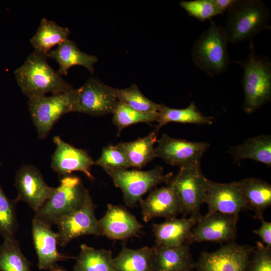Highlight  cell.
Wrapping results in <instances>:
<instances>
[{"instance_id":"8","label":"cell","mask_w":271,"mask_h":271,"mask_svg":"<svg viewBox=\"0 0 271 271\" xmlns=\"http://www.w3.org/2000/svg\"><path fill=\"white\" fill-rule=\"evenodd\" d=\"M208 179L202 173L200 164L179 168L170 183L181 202L184 217L190 215L197 221L201 217V206L204 203Z\"/></svg>"},{"instance_id":"15","label":"cell","mask_w":271,"mask_h":271,"mask_svg":"<svg viewBox=\"0 0 271 271\" xmlns=\"http://www.w3.org/2000/svg\"><path fill=\"white\" fill-rule=\"evenodd\" d=\"M204 203L208 206L209 212L239 216L240 212L249 209L236 181L224 183L209 180Z\"/></svg>"},{"instance_id":"39","label":"cell","mask_w":271,"mask_h":271,"mask_svg":"<svg viewBox=\"0 0 271 271\" xmlns=\"http://www.w3.org/2000/svg\"><path fill=\"white\" fill-rule=\"evenodd\" d=\"M50 271H66L65 269L59 267L57 265L54 268L51 269Z\"/></svg>"},{"instance_id":"3","label":"cell","mask_w":271,"mask_h":271,"mask_svg":"<svg viewBox=\"0 0 271 271\" xmlns=\"http://www.w3.org/2000/svg\"><path fill=\"white\" fill-rule=\"evenodd\" d=\"M227 11L224 29L229 43L251 40L262 31L271 29L270 13L261 0H234Z\"/></svg>"},{"instance_id":"16","label":"cell","mask_w":271,"mask_h":271,"mask_svg":"<svg viewBox=\"0 0 271 271\" xmlns=\"http://www.w3.org/2000/svg\"><path fill=\"white\" fill-rule=\"evenodd\" d=\"M53 142L56 148L52 156L51 168L55 172L65 176L73 172L80 171L91 181L94 180L91 167L94 162L86 151L74 147L59 136L54 137Z\"/></svg>"},{"instance_id":"41","label":"cell","mask_w":271,"mask_h":271,"mask_svg":"<svg viewBox=\"0 0 271 271\" xmlns=\"http://www.w3.org/2000/svg\"><path fill=\"white\" fill-rule=\"evenodd\" d=\"M0 165H1V164H0Z\"/></svg>"},{"instance_id":"18","label":"cell","mask_w":271,"mask_h":271,"mask_svg":"<svg viewBox=\"0 0 271 271\" xmlns=\"http://www.w3.org/2000/svg\"><path fill=\"white\" fill-rule=\"evenodd\" d=\"M102 236L112 240H124L137 235L143 225L125 207L108 204L98 220Z\"/></svg>"},{"instance_id":"1","label":"cell","mask_w":271,"mask_h":271,"mask_svg":"<svg viewBox=\"0 0 271 271\" xmlns=\"http://www.w3.org/2000/svg\"><path fill=\"white\" fill-rule=\"evenodd\" d=\"M242 68L241 80L244 92L242 108L247 114L257 111L271 99V61L255 51L253 39L243 60H231Z\"/></svg>"},{"instance_id":"35","label":"cell","mask_w":271,"mask_h":271,"mask_svg":"<svg viewBox=\"0 0 271 271\" xmlns=\"http://www.w3.org/2000/svg\"><path fill=\"white\" fill-rule=\"evenodd\" d=\"M179 5L189 15L202 22L211 20L212 17L221 15L214 0L182 1Z\"/></svg>"},{"instance_id":"26","label":"cell","mask_w":271,"mask_h":271,"mask_svg":"<svg viewBox=\"0 0 271 271\" xmlns=\"http://www.w3.org/2000/svg\"><path fill=\"white\" fill-rule=\"evenodd\" d=\"M70 30L52 21L42 19L36 34L30 40L34 50L47 56L51 49L68 39Z\"/></svg>"},{"instance_id":"13","label":"cell","mask_w":271,"mask_h":271,"mask_svg":"<svg viewBox=\"0 0 271 271\" xmlns=\"http://www.w3.org/2000/svg\"><path fill=\"white\" fill-rule=\"evenodd\" d=\"M239 216L217 212L202 215L192 230L193 241L224 243L233 241L237 237Z\"/></svg>"},{"instance_id":"23","label":"cell","mask_w":271,"mask_h":271,"mask_svg":"<svg viewBox=\"0 0 271 271\" xmlns=\"http://www.w3.org/2000/svg\"><path fill=\"white\" fill-rule=\"evenodd\" d=\"M236 182L249 209L254 212L253 218L259 219L263 217V213L271 205V185L263 180L254 177Z\"/></svg>"},{"instance_id":"22","label":"cell","mask_w":271,"mask_h":271,"mask_svg":"<svg viewBox=\"0 0 271 271\" xmlns=\"http://www.w3.org/2000/svg\"><path fill=\"white\" fill-rule=\"evenodd\" d=\"M47 57L54 59L59 65L57 71L60 75H66L68 69L74 65H81L87 68L91 73L94 71L93 65L98 58L82 52L76 43L69 39L47 54Z\"/></svg>"},{"instance_id":"32","label":"cell","mask_w":271,"mask_h":271,"mask_svg":"<svg viewBox=\"0 0 271 271\" xmlns=\"http://www.w3.org/2000/svg\"><path fill=\"white\" fill-rule=\"evenodd\" d=\"M118 101L140 112H159L161 104L146 97L136 84L123 89H115Z\"/></svg>"},{"instance_id":"21","label":"cell","mask_w":271,"mask_h":271,"mask_svg":"<svg viewBox=\"0 0 271 271\" xmlns=\"http://www.w3.org/2000/svg\"><path fill=\"white\" fill-rule=\"evenodd\" d=\"M190 244L173 247H151L153 271H186L194 268Z\"/></svg>"},{"instance_id":"28","label":"cell","mask_w":271,"mask_h":271,"mask_svg":"<svg viewBox=\"0 0 271 271\" xmlns=\"http://www.w3.org/2000/svg\"><path fill=\"white\" fill-rule=\"evenodd\" d=\"M114 271H153L152 248L122 247L113 260Z\"/></svg>"},{"instance_id":"11","label":"cell","mask_w":271,"mask_h":271,"mask_svg":"<svg viewBox=\"0 0 271 271\" xmlns=\"http://www.w3.org/2000/svg\"><path fill=\"white\" fill-rule=\"evenodd\" d=\"M115 89L94 77L78 88L74 112L93 116L112 113L117 102Z\"/></svg>"},{"instance_id":"30","label":"cell","mask_w":271,"mask_h":271,"mask_svg":"<svg viewBox=\"0 0 271 271\" xmlns=\"http://www.w3.org/2000/svg\"><path fill=\"white\" fill-rule=\"evenodd\" d=\"M30 266L15 237L5 238L0 246V270L32 271Z\"/></svg>"},{"instance_id":"2","label":"cell","mask_w":271,"mask_h":271,"mask_svg":"<svg viewBox=\"0 0 271 271\" xmlns=\"http://www.w3.org/2000/svg\"><path fill=\"white\" fill-rule=\"evenodd\" d=\"M47 58L46 55L34 50L14 72L18 84L28 98L73 89L49 65Z\"/></svg>"},{"instance_id":"36","label":"cell","mask_w":271,"mask_h":271,"mask_svg":"<svg viewBox=\"0 0 271 271\" xmlns=\"http://www.w3.org/2000/svg\"><path fill=\"white\" fill-rule=\"evenodd\" d=\"M245 271H271V247L257 241Z\"/></svg>"},{"instance_id":"17","label":"cell","mask_w":271,"mask_h":271,"mask_svg":"<svg viewBox=\"0 0 271 271\" xmlns=\"http://www.w3.org/2000/svg\"><path fill=\"white\" fill-rule=\"evenodd\" d=\"M139 202L142 217L146 222L155 217H177L183 212L181 202L170 182L165 186L153 189Z\"/></svg>"},{"instance_id":"19","label":"cell","mask_w":271,"mask_h":271,"mask_svg":"<svg viewBox=\"0 0 271 271\" xmlns=\"http://www.w3.org/2000/svg\"><path fill=\"white\" fill-rule=\"evenodd\" d=\"M32 233L39 269H52L57 266V262L74 258L58 251V235L53 231L51 226L34 218Z\"/></svg>"},{"instance_id":"40","label":"cell","mask_w":271,"mask_h":271,"mask_svg":"<svg viewBox=\"0 0 271 271\" xmlns=\"http://www.w3.org/2000/svg\"><path fill=\"white\" fill-rule=\"evenodd\" d=\"M186 271H191V270H186Z\"/></svg>"},{"instance_id":"20","label":"cell","mask_w":271,"mask_h":271,"mask_svg":"<svg viewBox=\"0 0 271 271\" xmlns=\"http://www.w3.org/2000/svg\"><path fill=\"white\" fill-rule=\"evenodd\" d=\"M197 221L190 217L166 219L160 223H155L152 231L156 245L173 247L192 244V230Z\"/></svg>"},{"instance_id":"4","label":"cell","mask_w":271,"mask_h":271,"mask_svg":"<svg viewBox=\"0 0 271 271\" xmlns=\"http://www.w3.org/2000/svg\"><path fill=\"white\" fill-rule=\"evenodd\" d=\"M229 39L224 28L210 20L209 28L193 43L192 60L210 77L226 72L231 61L228 51Z\"/></svg>"},{"instance_id":"38","label":"cell","mask_w":271,"mask_h":271,"mask_svg":"<svg viewBox=\"0 0 271 271\" xmlns=\"http://www.w3.org/2000/svg\"><path fill=\"white\" fill-rule=\"evenodd\" d=\"M234 1V0H214L221 14H223L229 9Z\"/></svg>"},{"instance_id":"34","label":"cell","mask_w":271,"mask_h":271,"mask_svg":"<svg viewBox=\"0 0 271 271\" xmlns=\"http://www.w3.org/2000/svg\"><path fill=\"white\" fill-rule=\"evenodd\" d=\"M94 165L101 167L106 173L130 168L125 155L117 145L104 147Z\"/></svg>"},{"instance_id":"5","label":"cell","mask_w":271,"mask_h":271,"mask_svg":"<svg viewBox=\"0 0 271 271\" xmlns=\"http://www.w3.org/2000/svg\"><path fill=\"white\" fill-rule=\"evenodd\" d=\"M89 191L75 176H63L51 196L35 212L34 218L51 226L63 216L80 207Z\"/></svg>"},{"instance_id":"25","label":"cell","mask_w":271,"mask_h":271,"mask_svg":"<svg viewBox=\"0 0 271 271\" xmlns=\"http://www.w3.org/2000/svg\"><path fill=\"white\" fill-rule=\"evenodd\" d=\"M157 133L155 130L144 138L117 145L125 155L130 167L141 168L156 158L154 145Z\"/></svg>"},{"instance_id":"24","label":"cell","mask_w":271,"mask_h":271,"mask_svg":"<svg viewBox=\"0 0 271 271\" xmlns=\"http://www.w3.org/2000/svg\"><path fill=\"white\" fill-rule=\"evenodd\" d=\"M235 162L251 159L271 167V136L262 134L247 139L228 150Z\"/></svg>"},{"instance_id":"7","label":"cell","mask_w":271,"mask_h":271,"mask_svg":"<svg viewBox=\"0 0 271 271\" xmlns=\"http://www.w3.org/2000/svg\"><path fill=\"white\" fill-rule=\"evenodd\" d=\"M106 173L114 185L121 190L123 201L129 207H134L146 193L158 185L168 184L173 177L172 173L165 174L160 166L148 171L124 169Z\"/></svg>"},{"instance_id":"33","label":"cell","mask_w":271,"mask_h":271,"mask_svg":"<svg viewBox=\"0 0 271 271\" xmlns=\"http://www.w3.org/2000/svg\"><path fill=\"white\" fill-rule=\"evenodd\" d=\"M18 201L10 199L0 185V234L5 238L14 237L18 228L16 205Z\"/></svg>"},{"instance_id":"10","label":"cell","mask_w":271,"mask_h":271,"mask_svg":"<svg viewBox=\"0 0 271 271\" xmlns=\"http://www.w3.org/2000/svg\"><path fill=\"white\" fill-rule=\"evenodd\" d=\"M253 247L234 241L213 252H202L195 262L197 271H245Z\"/></svg>"},{"instance_id":"37","label":"cell","mask_w":271,"mask_h":271,"mask_svg":"<svg viewBox=\"0 0 271 271\" xmlns=\"http://www.w3.org/2000/svg\"><path fill=\"white\" fill-rule=\"evenodd\" d=\"M259 220L261 222V226L258 229L253 230L252 232L261 238L262 243L271 247V222L266 221L263 217Z\"/></svg>"},{"instance_id":"14","label":"cell","mask_w":271,"mask_h":271,"mask_svg":"<svg viewBox=\"0 0 271 271\" xmlns=\"http://www.w3.org/2000/svg\"><path fill=\"white\" fill-rule=\"evenodd\" d=\"M14 185L18 193L17 200L26 202L35 212L51 196L55 189L47 185L33 165L24 166L17 171Z\"/></svg>"},{"instance_id":"29","label":"cell","mask_w":271,"mask_h":271,"mask_svg":"<svg viewBox=\"0 0 271 271\" xmlns=\"http://www.w3.org/2000/svg\"><path fill=\"white\" fill-rule=\"evenodd\" d=\"M113 260L110 250L96 249L82 244L73 271H114Z\"/></svg>"},{"instance_id":"27","label":"cell","mask_w":271,"mask_h":271,"mask_svg":"<svg viewBox=\"0 0 271 271\" xmlns=\"http://www.w3.org/2000/svg\"><path fill=\"white\" fill-rule=\"evenodd\" d=\"M213 119L212 116L204 115L193 102H191L186 108L181 109L171 108L162 104L156 121L157 125L155 130L158 132L162 127L171 122L211 124L213 123Z\"/></svg>"},{"instance_id":"12","label":"cell","mask_w":271,"mask_h":271,"mask_svg":"<svg viewBox=\"0 0 271 271\" xmlns=\"http://www.w3.org/2000/svg\"><path fill=\"white\" fill-rule=\"evenodd\" d=\"M156 143V158H160L167 164L179 168L200 164L204 154L210 146L207 142L175 139L165 133L157 139Z\"/></svg>"},{"instance_id":"6","label":"cell","mask_w":271,"mask_h":271,"mask_svg":"<svg viewBox=\"0 0 271 271\" xmlns=\"http://www.w3.org/2000/svg\"><path fill=\"white\" fill-rule=\"evenodd\" d=\"M78 89L28 98V105L40 139H45L64 114L74 112Z\"/></svg>"},{"instance_id":"9","label":"cell","mask_w":271,"mask_h":271,"mask_svg":"<svg viewBox=\"0 0 271 271\" xmlns=\"http://www.w3.org/2000/svg\"><path fill=\"white\" fill-rule=\"evenodd\" d=\"M95 206L89 192L82 205L60 219L57 226L58 242L62 247L77 237L94 235L102 236L101 230L95 215Z\"/></svg>"},{"instance_id":"31","label":"cell","mask_w":271,"mask_h":271,"mask_svg":"<svg viewBox=\"0 0 271 271\" xmlns=\"http://www.w3.org/2000/svg\"><path fill=\"white\" fill-rule=\"evenodd\" d=\"M112 114V122L117 128L118 136L123 129L133 124L156 122L159 116V112L138 111L119 101Z\"/></svg>"}]
</instances>
